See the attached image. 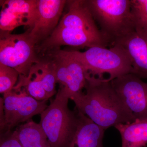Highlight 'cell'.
<instances>
[{
	"instance_id": "cell-11",
	"label": "cell",
	"mask_w": 147,
	"mask_h": 147,
	"mask_svg": "<svg viewBox=\"0 0 147 147\" xmlns=\"http://www.w3.org/2000/svg\"><path fill=\"white\" fill-rule=\"evenodd\" d=\"M37 0L1 1L0 29L11 32L20 26L31 29L36 14Z\"/></svg>"
},
{
	"instance_id": "cell-8",
	"label": "cell",
	"mask_w": 147,
	"mask_h": 147,
	"mask_svg": "<svg viewBox=\"0 0 147 147\" xmlns=\"http://www.w3.org/2000/svg\"><path fill=\"white\" fill-rule=\"evenodd\" d=\"M4 125L1 133L11 131L36 115L41 114L48 107L47 100H37L21 88L14 86L3 94Z\"/></svg>"
},
{
	"instance_id": "cell-6",
	"label": "cell",
	"mask_w": 147,
	"mask_h": 147,
	"mask_svg": "<svg viewBox=\"0 0 147 147\" xmlns=\"http://www.w3.org/2000/svg\"><path fill=\"white\" fill-rule=\"evenodd\" d=\"M35 43L28 30L21 34L0 32V63L12 67L20 75L27 76L39 60Z\"/></svg>"
},
{
	"instance_id": "cell-5",
	"label": "cell",
	"mask_w": 147,
	"mask_h": 147,
	"mask_svg": "<svg viewBox=\"0 0 147 147\" xmlns=\"http://www.w3.org/2000/svg\"><path fill=\"white\" fill-rule=\"evenodd\" d=\"M90 76L107 78L111 82L114 79L129 74L134 73L131 62L125 50L121 46L114 45L107 47H94L84 52L71 51Z\"/></svg>"
},
{
	"instance_id": "cell-12",
	"label": "cell",
	"mask_w": 147,
	"mask_h": 147,
	"mask_svg": "<svg viewBox=\"0 0 147 147\" xmlns=\"http://www.w3.org/2000/svg\"><path fill=\"white\" fill-rule=\"evenodd\" d=\"M114 45H119L126 51L133 74L141 79H147V33L133 32Z\"/></svg>"
},
{
	"instance_id": "cell-10",
	"label": "cell",
	"mask_w": 147,
	"mask_h": 147,
	"mask_svg": "<svg viewBox=\"0 0 147 147\" xmlns=\"http://www.w3.org/2000/svg\"><path fill=\"white\" fill-rule=\"evenodd\" d=\"M67 2L65 0H37L34 24L31 29L28 30L36 46L53 34Z\"/></svg>"
},
{
	"instance_id": "cell-9",
	"label": "cell",
	"mask_w": 147,
	"mask_h": 147,
	"mask_svg": "<svg viewBox=\"0 0 147 147\" xmlns=\"http://www.w3.org/2000/svg\"><path fill=\"white\" fill-rule=\"evenodd\" d=\"M116 92L136 119H147V82L134 74L111 81Z\"/></svg>"
},
{
	"instance_id": "cell-19",
	"label": "cell",
	"mask_w": 147,
	"mask_h": 147,
	"mask_svg": "<svg viewBox=\"0 0 147 147\" xmlns=\"http://www.w3.org/2000/svg\"><path fill=\"white\" fill-rule=\"evenodd\" d=\"M146 147H147V146Z\"/></svg>"
},
{
	"instance_id": "cell-2",
	"label": "cell",
	"mask_w": 147,
	"mask_h": 147,
	"mask_svg": "<svg viewBox=\"0 0 147 147\" xmlns=\"http://www.w3.org/2000/svg\"><path fill=\"white\" fill-rule=\"evenodd\" d=\"M85 92L71 98L79 112L105 130L135 120L111 82L89 74Z\"/></svg>"
},
{
	"instance_id": "cell-1",
	"label": "cell",
	"mask_w": 147,
	"mask_h": 147,
	"mask_svg": "<svg viewBox=\"0 0 147 147\" xmlns=\"http://www.w3.org/2000/svg\"><path fill=\"white\" fill-rule=\"evenodd\" d=\"M67 12L48 38L36 46L38 55L67 45L106 47L109 45L95 21L86 1H67Z\"/></svg>"
},
{
	"instance_id": "cell-17",
	"label": "cell",
	"mask_w": 147,
	"mask_h": 147,
	"mask_svg": "<svg viewBox=\"0 0 147 147\" xmlns=\"http://www.w3.org/2000/svg\"><path fill=\"white\" fill-rule=\"evenodd\" d=\"M19 72L10 67L0 63V92H10L16 86L19 78Z\"/></svg>"
},
{
	"instance_id": "cell-18",
	"label": "cell",
	"mask_w": 147,
	"mask_h": 147,
	"mask_svg": "<svg viewBox=\"0 0 147 147\" xmlns=\"http://www.w3.org/2000/svg\"><path fill=\"white\" fill-rule=\"evenodd\" d=\"M0 147H23L16 138L13 131L1 133Z\"/></svg>"
},
{
	"instance_id": "cell-3",
	"label": "cell",
	"mask_w": 147,
	"mask_h": 147,
	"mask_svg": "<svg viewBox=\"0 0 147 147\" xmlns=\"http://www.w3.org/2000/svg\"><path fill=\"white\" fill-rule=\"evenodd\" d=\"M100 32L109 45L136 31L130 0H87Z\"/></svg>"
},
{
	"instance_id": "cell-13",
	"label": "cell",
	"mask_w": 147,
	"mask_h": 147,
	"mask_svg": "<svg viewBox=\"0 0 147 147\" xmlns=\"http://www.w3.org/2000/svg\"><path fill=\"white\" fill-rule=\"evenodd\" d=\"M77 111L78 126L67 147H104L103 139L105 129Z\"/></svg>"
},
{
	"instance_id": "cell-16",
	"label": "cell",
	"mask_w": 147,
	"mask_h": 147,
	"mask_svg": "<svg viewBox=\"0 0 147 147\" xmlns=\"http://www.w3.org/2000/svg\"><path fill=\"white\" fill-rule=\"evenodd\" d=\"M135 30L147 33V0H130Z\"/></svg>"
},
{
	"instance_id": "cell-4",
	"label": "cell",
	"mask_w": 147,
	"mask_h": 147,
	"mask_svg": "<svg viewBox=\"0 0 147 147\" xmlns=\"http://www.w3.org/2000/svg\"><path fill=\"white\" fill-rule=\"evenodd\" d=\"M69 97L59 89L56 97L40 114V124L52 147H67L78 126V111L69 110Z\"/></svg>"
},
{
	"instance_id": "cell-15",
	"label": "cell",
	"mask_w": 147,
	"mask_h": 147,
	"mask_svg": "<svg viewBox=\"0 0 147 147\" xmlns=\"http://www.w3.org/2000/svg\"><path fill=\"white\" fill-rule=\"evenodd\" d=\"M23 147H52L39 123L30 120L13 131Z\"/></svg>"
},
{
	"instance_id": "cell-7",
	"label": "cell",
	"mask_w": 147,
	"mask_h": 147,
	"mask_svg": "<svg viewBox=\"0 0 147 147\" xmlns=\"http://www.w3.org/2000/svg\"><path fill=\"white\" fill-rule=\"evenodd\" d=\"M46 55L53 61L59 89L68 95L69 99L83 92L86 86L88 74L72 51L57 48L40 55Z\"/></svg>"
},
{
	"instance_id": "cell-14",
	"label": "cell",
	"mask_w": 147,
	"mask_h": 147,
	"mask_svg": "<svg viewBox=\"0 0 147 147\" xmlns=\"http://www.w3.org/2000/svg\"><path fill=\"white\" fill-rule=\"evenodd\" d=\"M121 138V147L147 146V119H136L115 127Z\"/></svg>"
}]
</instances>
